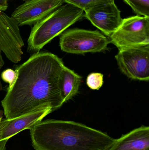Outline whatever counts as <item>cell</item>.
I'll use <instances>...</instances> for the list:
<instances>
[{"mask_svg":"<svg viewBox=\"0 0 149 150\" xmlns=\"http://www.w3.org/2000/svg\"><path fill=\"white\" fill-rule=\"evenodd\" d=\"M84 11L66 3L34 25L28 40V51L36 53L55 37L84 17Z\"/></svg>","mask_w":149,"mask_h":150,"instance_id":"3","label":"cell"},{"mask_svg":"<svg viewBox=\"0 0 149 150\" xmlns=\"http://www.w3.org/2000/svg\"><path fill=\"white\" fill-rule=\"evenodd\" d=\"M115 0H64V2L72 4L85 11L90 8L114 2Z\"/></svg>","mask_w":149,"mask_h":150,"instance_id":"13","label":"cell"},{"mask_svg":"<svg viewBox=\"0 0 149 150\" xmlns=\"http://www.w3.org/2000/svg\"><path fill=\"white\" fill-rule=\"evenodd\" d=\"M8 0H0V11H4L8 8Z\"/></svg>","mask_w":149,"mask_h":150,"instance_id":"17","label":"cell"},{"mask_svg":"<svg viewBox=\"0 0 149 150\" xmlns=\"http://www.w3.org/2000/svg\"><path fill=\"white\" fill-rule=\"evenodd\" d=\"M103 83V75L100 73H92L87 78V84L92 90H99L102 86Z\"/></svg>","mask_w":149,"mask_h":150,"instance_id":"15","label":"cell"},{"mask_svg":"<svg viewBox=\"0 0 149 150\" xmlns=\"http://www.w3.org/2000/svg\"><path fill=\"white\" fill-rule=\"evenodd\" d=\"M22 1H28V0H22Z\"/></svg>","mask_w":149,"mask_h":150,"instance_id":"21","label":"cell"},{"mask_svg":"<svg viewBox=\"0 0 149 150\" xmlns=\"http://www.w3.org/2000/svg\"><path fill=\"white\" fill-rule=\"evenodd\" d=\"M3 111H0V121L2 120L3 117Z\"/></svg>","mask_w":149,"mask_h":150,"instance_id":"20","label":"cell"},{"mask_svg":"<svg viewBox=\"0 0 149 150\" xmlns=\"http://www.w3.org/2000/svg\"><path fill=\"white\" fill-rule=\"evenodd\" d=\"M30 129L36 150H108L115 139L78 122L47 120Z\"/></svg>","mask_w":149,"mask_h":150,"instance_id":"2","label":"cell"},{"mask_svg":"<svg viewBox=\"0 0 149 150\" xmlns=\"http://www.w3.org/2000/svg\"><path fill=\"white\" fill-rule=\"evenodd\" d=\"M19 26L11 17L0 11V49L14 63L19 62L23 54L24 42Z\"/></svg>","mask_w":149,"mask_h":150,"instance_id":"7","label":"cell"},{"mask_svg":"<svg viewBox=\"0 0 149 150\" xmlns=\"http://www.w3.org/2000/svg\"><path fill=\"white\" fill-rule=\"evenodd\" d=\"M119 50L115 58L122 73L131 79L148 81L149 46Z\"/></svg>","mask_w":149,"mask_h":150,"instance_id":"6","label":"cell"},{"mask_svg":"<svg viewBox=\"0 0 149 150\" xmlns=\"http://www.w3.org/2000/svg\"><path fill=\"white\" fill-rule=\"evenodd\" d=\"M2 52L0 49V91L3 90L2 84L1 81V70L4 64V61H3L2 55Z\"/></svg>","mask_w":149,"mask_h":150,"instance_id":"18","label":"cell"},{"mask_svg":"<svg viewBox=\"0 0 149 150\" xmlns=\"http://www.w3.org/2000/svg\"><path fill=\"white\" fill-rule=\"evenodd\" d=\"M8 140H2L0 134V150H6V144Z\"/></svg>","mask_w":149,"mask_h":150,"instance_id":"19","label":"cell"},{"mask_svg":"<svg viewBox=\"0 0 149 150\" xmlns=\"http://www.w3.org/2000/svg\"><path fill=\"white\" fill-rule=\"evenodd\" d=\"M84 17L109 37L121 25L123 19L115 2L101 4L84 11Z\"/></svg>","mask_w":149,"mask_h":150,"instance_id":"9","label":"cell"},{"mask_svg":"<svg viewBox=\"0 0 149 150\" xmlns=\"http://www.w3.org/2000/svg\"><path fill=\"white\" fill-rule=\"evenodd\" d=\"M63 61L49 52L33 54L18 66L13 83L1 103L6 119L16 118L45 106L52 111L64 104L60 89Z\"/></svg>","mask_w":149,"mask_h":150,"instance_id":"1","label":"cell"},{"mask_svg":"<svg viewBox=\"0 0 149 150\" xmlns=\"http://www.w3.org/2000/svg\"><path fill=\"white\" fill-rule=\"evenodd\" d=\"M81 81L80 76L65 66L64 67L60 79V91L64 103L78 93Z\"/></svg>","mask_w":149,"mask_h":150,"instance_id":"12","label":"cell"},{"mask_svg":"<svg viewBox=\"0 0 149 150\" xmlns=\"http://www.w3.org/2000/svg\"><path fill=\"white\" fill-rule=\"evenodd\" d=\"M108 150H149V127L143 125L123 135Z\"/></svg>","mask_w":149,"mask_h":150,"instance_id":"11","label":"cell"},{"mask_svg":"<svg viewBox=\"0 0 149 150\" xmlns=\"http://www.w3.org/2000/svg\"><path fill=\"white\" fill-rule=\"evenodd\" d=\"M53 112L50 106L43 107L16 118L0 121V134L2 140H8L21 131L30 129Z\"/></svg>","mask_w":149,"mask_h":150,"instance_id":"10","label":"cell"},{"mask_svg":"<svg viewBox=\"0 0 149 150\" xmlns=\"http://www.w3.org/2000/svg\"><path fill=\"white\" fill-rule=\"evenodd\" d=\"M16 77L15 71L8 69L4 70L1 74V79L5 83H8L9 86L11 85L15 81Z\"/></svg>","mask_w":149,"mask_h":150,"instance_id":"16","label":"cell"},{"mask_svg":"<svg viewBox=\"0 0 149 150\" xmlns=\"http://www.w3.org/2000/svg\"><path fill=\"white\" fill-rule=\"evenodd\" d=\"M64 2V0H28L15 10L11 17L19 26L34 25Z\"/></svg>","mask_w":149,"mask_h":150,"instance_id":"8","label":"cell"},{"mask_svg":"<svg viewBox=\"0 0 149 150\" xmlns=\"http://www.w3.org/2000/svg\"><path fill=\"white\" fill-rule=\"evenodd\" d=\"M109 38L119 50L149 46V17L136 15L123 19Z\"/></svg>","mask_w":149,"mask_h":150,"instance_id":"5","label":"cell"},{"mask_svg":"<svg viewBox=\"0 0 149 150\" xmlns=\"http://www.w3.org/2000/svg\"><path fill=\"white\" fill-rule=\"evenodd\" d=\"M109 43V40L98 31L78 28L64 32L59 38L61 50L73 54L100 52L106 50Z\"/></svg>","mask_w":149,"mask_h":150,"instance_id":"4","label":"cell"},{"mask_svg":"<svg viewBox=\"0 0 149 150\" xmlns=\"http://www.w3.org/2000/svg\"><path fill=\"white\" fill-rule=\"evenodd\" d=\"M138 16L149 17V0H123Z\"/></svg>","mask_w":149,"mask_h":150,"instance_id":"14","label":"cell"}]
</instances>
